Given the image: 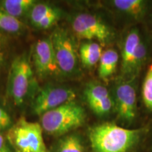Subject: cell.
Returning a JSON list of instances; mask_svg holds the SVG:
<instances>
[{
	"label": "cell",
	"instance_id": "1",
	"mask_svg": "<svg viewBox=\"0 0 152 152\" xmlns=\"http://www.w3.org/2000/svg\"><path fill=\"white\" fill-rule=\"evenodd\" d=\"M140 133V130L105 123L91 128L89 138L94 152H128L138 142Z\"/></svg>",
	"mask_w": 152,
	"mask_h": 152
},
{
	"label": "cell",
	"instance_id": "2",
	"mask_svg": "<svg viewBox=\"0 0 152 152\" xmlns=\"http://www.w3.org/2000/svg\"><path fill=\"white\" fill-rule=\"evenodd\" d=\"M41 126L48 134L61 136L84 124L86 113L80 104L67 102L41 115Z\"/></svg>",
	"mask_w": 152,
	"mask_h": 152
},
{
	"label": "cell",
	"instance_id": "3",
	"mask_svg": "<svg viewBox=\"0 0 152 152\" xmlns=\"http://www.w3.org/2000/svg\"><path fill=\"white\" fill-rule=\"evenodd\" d=\"M41 125L21 117L9 129L7 138L15 152H48Z\"/></svg>",
	"mask_w": 152,
	"mask_h": 152
},
{
	"label": "cell",
	"instance_id": "4",
	"mask_svg": "<svg viewBox=\"0 0 152 152\" xmlns=\"http://www.w3.org/2000/svg\"><path fill=\"white\" fill-rule=\"evenodd\" d=\"M33 72L26 56L15 58L9 75L8 90L15 105L23 104L33 83Z\"/></svg>",
	"mask_w": 152,
	"mask_h": 152
},
{
	"label": "cell",
	"instance_id": "5",
	"mask_svg": "<svg viewBox=\"0 0 152 152\" xmlns=\"http://www.w3.org/2000/svg\"><path fill=\"white\" fill-rule=\"evenodd\" d=\"M59 71L72 74L77 68V54L73 39L64 29L57 28L50 37Z\"/></svg>",
	"mask_w": 152,
	"mask_h": 152
},
{
	"label": "cell",
	"instance_id": "6",
	"mask_svg": "<svg viewBox=\"0 0 152 152\" xmlns=\"http://www.w3.org/2000/svg\"><path fill=\"white\" fill-rule=\"evenodd\" d=\"M72 27L79 39H96L104 45L111 37V30L104 23L90 14H80L74 18Z\"/></svg>",
	"mask_w": 152,
	"mask_h": 152
},
{
	"label": "cell",
	"instance_id": "7",
	"mask_svg": "<svg viewBox=\"0 0 152 152\" xmlns=\"http://www.w3.org/2000/svg\"><path fill=\"white\" fill-rule=\"evenodd\" d=\"M76 93L72 89L59 86H47L39 91L33 103V111L41 116L67 102L74 101Z\"/></svg>",
	"mask_w": 152,
	"mask_h": 152
},
{
	"label": "cell",
	"instance_id": "8",
	"mask_svg": "<svg viewBox=\"0 0 152 152\" xmlns=\"http://www.w3.org/2000/svg\"><path fill=\"white\" fill-rule=\"evenodd\" d=\"M115 105L118 116L126 123L132 122L137 113L136 91L132 84L122 83L117 85L115 92Z\"/></svg>",
	"mask_w": 152,
	"mask_h": 152
},
{
	"label": "cell",
	"instance_id": "9",
	"mask_svg": "<svg viewBox=\"0 0 152 152\" xmlns=\"http://www.w3.org/2000/svg\"><path fill=\"white\" fill-rule=\"evenodd\" d=\"M33 61L37 73L40 75H52L59 71L50 37L40 39L36 43Z\"/></svg>",
	"mask_w": 152,
	"mask_h": 152
},
{
	"label": "cell",
	"instance_id": "10",
	"mask_svg": "<svg viewBox=\"0 0 152 152\" xmlns=\"http://www.w3.org/2000/svg\"><path fill=\"white\" fill-rule=\"evenodd\" d=\"M141 42L140 34L137 29H133L128 33L125 37L122 47V64L121 71L123 75H130V70L132 61L135 54L137 48Z\"/></svg>",
	"mask_w": 152,
	"mask_h": 152
},
{
	"label": "cell",
	"instance_id": "11",
	"mask_svg": "<svg viewBox=\"0 0 152 152\" xmlns=\"http://www.w3.org/2000/svg\"><path fill=\"white\" fill-rule=\"evenodd\" d=\"M119 56L114 49H107L102 53L99 61V75L101 79L107 81L116 70Z\"/></svg>",
	"mask_w": 152,
	"mask_h": 152
},
{
	"label": "cell",
	"instance_id": "12",
	"mask_svg": "<svg viewBox=\"0 0 152 152\" xmlns=\"http://www.w3.org/2000/svg\"><path fill=\"white\" fill-rule=\"evenodd\" d=\"M102 52L100 44L89 42L82 44L80 47V58L82 64L86 68H92L99 61Z\"/></svg>",
	"mask_w": 152,
	"mask_h": 152
},
{
	"label": "cell",
	"instance_id": "13",
	"mask_svg": "<svg viewBox=\"0 0 152 152\" xmlns=\"http://www.w3.org/2000/svg\"><path fill=\"white\" fill-rule=\"evenodd\" d=\"M35 2L33 0H5L1 3V10L18 18L30 11Z\"/></svg>",
	"mask_w": 152,
	"mask_h": 152
},
{
	"label": "cell",
	"instance_id": "14",
	"mask_svg": "<svg viewBox=\"0 0 152 152\" xmlns=\"http://www.w3.org/2000/svg\"><path fill=\"white\" fill-rule=\"evenodd\" d=\"M84 94L85 100L92 110L102 101L111 96L106 87L99 83H90L87 85Z\"/></svg>",
	"mask_w": 152,
	"mask_h": 152
},
{
	"label": "cell",
	"instance_id": "15",
	"mask_svg": "<svg viewBox=\"0 0 152 152\" xmlns=\"http://www.w3.org/2000/svg\"><path fill=\"white\" fill-rule=\"evenodd\" d=\"M113 4L118 10L134 17L143 14L146 8V2L142 0H115Z\"/></svg>",
	"mask_w": 152,
	"mask_h": 152
},
{
	"label": "cell",
	"instance_id": "16",
	"mask_svg": "<svg viewBox=\"0 0 152 152\" xmlns=\"http://www.w3.org/2000/svg\"><path fill=\"white\" fill-rule=\"evenodd\" d=\"M56 152H85V147L79 136L69 134L58 141Z\"/></svg>",
	"mask_w": 152,
	"mask_h": 152
},
{
	"label": "cell",
	"instance_id": "17",
	"mask_svg": "<svg viewBox=\"0 0 152 152\" xmlns=\"http://www.w3.org/2000/svg\"><path fill=\"white\" fill-rule=\"evenodd\" d=\"M58 12L56 9L47 4H35L30 11V21L36 26L39 22L46 17Z\"/></svg>",
	"mask_w": 152,
	"mask_h": 152
},
{
	"label": "cell",
	"instance_id": "18",
	"mask_svg": "<svg viewBox=\"0 0 152 152\" xmlns=\"http://www.w3.org/2000/svg\"><path fill=\"white\" fill-rule=\"evenodd\" d=\"M23 28L18 18L11 16L0 9V30L10 33H16Z\"/></svg>",
	"mask_w": 152,
	"mask_h": 152
},
{
	"label": "cell",
	"instance_id": "19",
	"mask_svg": "<svg viewBox=\"0 0 152 152\" xmlns=\"http://www.w3.org/2000/svg\"><path fill=\"white\" fill-rule=\"evenodd\" d=\"M147 54V47L143 42H140L137 48L135 54L133 57L132 64H131L130 70V76L134 75L140 71V68L143 66L144 61L146 60V56Z\"/></svg>",
	"mask_w": 152,
	"mask_h": 152
},
{
	"label": "cell",
	"instance_id": "20",
	"mask_svg": "<svg viewBox=\"0 0 152 152\" xmlns=\"http://www.w3.org/2000/svg\"><path fill=\"white\" fill-rule=\"evenodd\" d=\"M142 98L146 107L152 111V64L148 68L142 85Z\"/></svg>",
	"mask_w": 152,
	"mask_h": 152
},
{
	"label": "cell",
	"instance_id": "21",
	"mask_svg": "<svg viewBox=\"0 0 152 152\" xmlns=\"http://www.w3.org/2000/svg\"><path fill=\"white\" fill-rule=\"evenodd\" d=\"M59 12L55 13L54 14L50 15V16L46 17L42 20L40 22H39L37 24V26L35 27L38 28H40V29H47L52 27V26L56 23L57 20L59 19Z\"/></svg>",
	"mask_w": 152,
	"mask_h": 152
},
{
	"label": "cell",
	"instance_id": "22",
	"mask_svg": "<svg viewBox=\"0 0 152 152\" xmlns=\"http://www.w3.org/2000/svg\"><path fill=\"white\" fill-rule=\"evenodd\" d=\"M12 126L10 115L5 110L0 107V131L9 130Z\"/></svg>",
	"mask_w": 152,
	"mask_h": 152
},
{
	"label": "cell",
	"instance_id": "23",
	"mask_svg": "<svg viewBox=\"0 0 152 152\" xmlns=\"http://www.w3.org/2000/svg\"><path fill=\"white\" fill-rule=\"evenodd\" d=\"M4 51L3 47L1 46V43H0V70L1 69L4 65Z\"/></svg>",
	"mask_w": 152,
	"mask_h": 152
},
{
	"label": "cell",
	"instance_id": "24",
	"mask_svg": "<svg viewBox=\"0 0 152 152\" xmlns=\"http://www.w3.org/2000/svg\"><path fill=\"white\" fill-rule=\"evenodd\" d=\"M6 147H7V145H6L4 137L0 134V150L4 149V148Z\"/></svg>",
	"mask_w": 152,
	"mask_h": 152
},
{
	"label": "cell",
	"instance_id": "25",
	"mask_svg": "<svg viewBox=\"0 0 152 152\" xmlns=\"http://www.w3.org/2000/svg\"><path fill=\"white\" fill-rule=\"evenodd\" d=\"M0 152H10V150H9L8 147L7 146V147L4 148V149L0 150Z\"/></svg>",
	"mask_w": 152,
	"mask_h": 152
}]
</instances>
